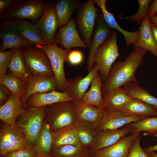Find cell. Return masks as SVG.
Instances as JSON below:
<instances>
[{
  "mask_svg": "<svg viewBox=\"0 0 157 157\" xmlns=\"http://www.w3.org/2000/svg\"><path fill=\"white\" fill-rule=\"evenodd\" d=\"M147 52L139 47H135L124 61L115 60L110 68L107 78L102 83L103 95L129 83L138 84L135 72Z\"/></svg>",
  "mask_w": 157,
  "mask_h": 157,
  "instance_id": "6da1fadb",
  "label": "cell"
},
{
  "mask_svg": "<svg viewBox=\"0 0 157 157\" xmlns=\"http://www.w3.org/2000/svg\"><path fill=\"white\" fill-rule=\"evenodd\" d=\"M45 120L52 132L77 122L72 101L55 103L45 106Z\"/></svg>",
  "mask_w": 157,
  "mask_h": 157,
  "instance_id": "7a4b0ae2",
  "label": "cell"
},
{
  "mask_svg": "<svg viewBox=\"0 0 157 157\" xmlns=\"http://www.w3.org/2000/svg\"><path fill=\"white\" fill-rule=\"evenodd\" d=\"M118 31H113L98 48L94 54V64L103 81L108 78L110 68L120 55L117 42Z\"/></svg>",
  "mask_w": 157,
  "mask_h": 157,
  "instance_id": "3957f363",
  "label": "cell"
},
{
  "mask_svg": "<svg viewBox=\"0 0 157 157\" xmlns=\"http://www.w3.org/2000/svg\"><path fill=\"white\" fill-rule=\"evenodd\" d=\"M45 107L26 109L16 121L15 125L24 134L27 144L35 145L44 120Z\"/></svg>",
  "mask_w": 157,
  "mask_h": 157,
  "instance_id": "277c9868",
  "label": "cell"
},
{
  "mask_svg": "<svg viewBox=\"0 0 157 157\" xmlns=\"http://www.w3.org/2000/svg\"><path fill=\"white\" fill-rule=\"evenodd\" d=\"M35 46L43 50L49 58L53 72L57 91L60 92L66 91L68 80L65 77L64 64L67 61L70 49L60 47L55 42L50 45L38 44Z\"/></svg>",
  "mask_w": 157,
  "mask_h": 157,
  "instance_id": "5b68a950",
  "label": "cell"
},
{
  "mask_svg": "<svg viewBox=\"0 0 157 157\" xmlns=\"http://www.w3.org/2000/svg\"><path fill=\"white\" fill-rule=\"evenodd\" d=\"M47 6L40 0H22L8 8L1 17L12 20H36L40 18Z\"/></svg>",
  "mask_w": 157,
  "mask_h": 157,
  "instance_id": "8992f818",
  "label": "cell"
},
{
  "mask_svg": "<svg viewBox=\"0 0 157 157\" xmlns=\"http://www.w3.org/2000/svg\"><path fill=\"white\" fill-rule=\"evenodd\" d=\"M100 10L94 6L93 0L80 2L76 11V23L82 39L89 47L91 38L95 26L96 18Z\"/></svg>",
  "mask_w": 157,
  "mask_h": 157,
  "instance_id": "52a82bcc",
  "label": "cell"
},
{
  "mask_svg": "<svg viewBox=\"0 0 157 157\" xmlns=\"http://www.w3.org/2000/svg\"><path fill=\"white\" fill-rule=\"evenodd\" d=\"M24 64L31 75L54 76L51 64L46 53L35 46L22 49Z\"/></svg>",
  "mask_w": 157,
  "mask_h": 157,
  "instance_id": "ba28073f",
  "label": "cell"
},
{
  "mask_svg": "<svg viewBox=\"0 0 157 157\" xmlns=\"http://www.w3.org/2000/svg\"><path fill=\"white\" fill-rule=\"evenodd\" d=\"M0 37L2 42L0 51L32 47L34 44L22 37L19 33L15 20L5 19L0 26Z\"/></svg>",
  "mask_w": 157,
  "mask_h": 157,
  "instance_id": "9c48e42d",
  "label": "cell"
},
{
  "mask_svg": "<svg viewBox=\"0 0 157 157\" xmlns=\"http://www.w3.org/2000/svg\"><path fill=\"white\" fill-rule=\"evenodd\" d=\"M113 31L105 22L102 14L98 13L89 48V54L87 62L88 73L94 67V58L95 52Z\"/></svg>",
  "mask_w": 157,
  "mask_h": 157,
  "instance_id": "30bf717a",
  "label": "cell"
},
{
  "mask_svg": "<svg viewBox=\"0 0 157 157\" xmlns=\"http://www.w3.org/2000/svg\"><path fill=\"white\" fill-rule=\"evenodd\" d=\"M57 90L54 76L31 75L27 82L25 92L21 99L22 106L26 109L28 99L33 94L45 93Z\"/></svg>",
  "mask_w": 157,
  "mask_h": 157,
  "instance_id": "8fae6325",
  "label": "cell"
},
{
  "mask_svg": "<svg viewBox=\"0 0 157 157\" xmlns=\"http://www.w3.org/2000/svg\"><path fill=\"white\" fill-rule=\"evenodd\" d=\"M76 27L75 20L73 18L70 19L65 25L57 31L55 36V42L67 49L75 47L87 48L86 44L81 38Z\"/></svg>",
  "mask_w": 157,
  "mask_h": 157,
  "instance_id": "7c38bea8",
  "label": "cell"
},
{
  "mask_svg": "<svg viewBox=\"0 0 157 157\" xmlns=\"http://www.w3.org/2000/svg\"><path fill=\"white\" fill-rule=\"evenodd\" d=\"M40 29L46 45L55 42L58 22L54 6H48L36 24Z\"/></svg>",
  "mask_w": 157,
  "mask_h": 157,
  "instance_id": "4fadbf2b",
  "label": "cell"
},
{
  "mask_svg": "<svg viewBox=\"0 0 157 157\" xmlns=\"http://www.w3.org/2000/svg\"><path fill=\"white\" fill-rule=\"evenodd\" d=\"M144 117L125 115L122 111L108 112L104 110L103 117L95 126L97 131L106 129H116Z\"/></svg>",
  "mask_w": 157,
  "mask_h": 157,
  "instance_id": "5bb4252c",
  "label": "cell"
},
{
  "mask_svg": "<svg viewBox=\"0 0 157 157\" xmlns=\"http://www.w3.org/2000/svg\"><path fill=\"white\" fill-rule=\"evenodd\" d=\"M131 133V129L125 126L120 129H106L97 131L92 145L90 147L92 156L98 150L110 147L121 138Z\"/></svg>",
  "mask_w": 157,
  "mask_h": 157,
  "instance_id": "9a60e30c",
  "label": "cell"
},
{
  "mask_svg": "<svg viewBox=\"0 0 157 157\" xmlns=\"http://www.w3.org/2000/svg\"><path fill=\"white\" fill-rule=\"evenodd\" d=\"M140 132L125 135L108 147L101 149L92 156L94 157H126L135 140L140 136Z\"/></svg>",
  "mask_w": 157,
  "mask_h": 157,
  "instance_id": "2e32d148",
  "label": "cell"
},
{
  "mask_svg": "<svg viewBox=\"0 0 157 157\" xmlns=\"http://www.w3.org/2000/svg\"><path fill=\"white\" fill-rule=\"evenodd\" d=\"M72 104L77 122L95 125L101 119L104 110L83 103L81 100L74 99Z\"/></svg>",
  "mask_w": 157,
  "mask_h": 157,
  "instance_id": "e0dca14e",
  "label": "cell"
},
{
  "mask_svg": "<svg viewBox=\"0 0 157 157\" xmlns=\"http://www.w3.org/2000/svg\"><path fill=\"white\" fill-rule=\"evenodd\" d=\"M73 100L66 91L60 92L53 90L49 92L35 93L28 99L26 109H33L59 102Z\"/></svg>",
  "mask_w": 157,
  "mask_h": 157,
  "instance_id": "ac0fdd59",
  "label": "cell"
},
{
  "mask_svg": "<svg viewBox=\"0 0 157 157\" xmlns=\"http://www.w3.org/2000/svg\"><path fill=\"white\" fill-rule=\"evenodd\" d=\"M98 73V68L94 64L92 69L85 77L78 76L68 80L66 91L69 96L73 100H81L91 82Z\"/></svg>",
  "mask_w": 157,
  "mask_h": 157,
  "instance_id": "d6986e66",
  "label": "cell"
},
{
  "mask_svg": "<svg viewBox=\"0 0 157 157\" xmlns=\"http://www.w3.org/2000/svg\"><path fill=\"white\" fill-rule=\"evenodd\" d=\"M26 109L22 106L21 99L12 93L7 101L0 106V119L8 124L15 125L17 120Z\"/></svg>",
  "mask_w": 157,
  "mask_h": 157,
  "instance_id": "ffe728a7",
  "label": "cell"
},
{
  "mask_svg": "<svg viewBox=\"0 0 157 157\" xmlns=\"http://www.w3.org/2000/svg\"><path fill=\"white\" fill-rule=\"evenodd\" d=\"M131 99L124 88H118L104 95L103 106L108 112L122 111L124 105Z\"/></svg>",
  "mask_w": 157,
  "mask_h": 157,
  "instance_id": "44dd1931",
  "label": "cell"
},
{
  "mask_svg": "<svg viewBox=\"0 0 157 157\" xmlns=\"http://www.w3.org/2000/svg\"><path fill=\"white\" fill-rule=\"evenodd\" d=\"M103 81L98 72L90 83V89L84 94L81 100L83 103L104 110L102 91Z\"/></svg>",
  "mask_w": 157,
  "mask_h": 157,
  "instance_id": "7402d4cb",
  "label": "cell"
},
{
  "mask_svg": "<svg viewBox=\"0 0 157 157\" xmlns=\"http://www.w3.org/2000/svg\"><path fill=\"white\" fill-rule=\"evenodd\" d=\"M80 2L76 0H60L53 3L56 9L59 28L70 20L72 14L79 8Z\"/></svg>",
  "mask_w": 157,
  "mask_h": 157,
  "instance_id": "603a6c76",
  "label": "cell"
},
{
  "mask_svg": "<svg viewBox=\"0 0 157 157\" xmlns=\"http://www.w3.org/2000/svg\"><path fill=\"white\" fill-rule=\"evenodd\" d=\"M18 32L24 38L33 44L46 45L44 38L36 24L25 20H15Z\"/></svg>",
  "mask_w": 157,
  "mask_h": 157,
  "instance_id": "cb8c5ba5",
  "label": "cell"
},
{
  "mask_svg": "<svg viewBox=\"0 0 157 157\" xmlns=\"http://www.w3.org/2000/svg\"><path fill=\"white\" fill-rule=\"evenodd\" d=\"M50 154L55 157H92L90 147L74 144L53 145Z\"/></svg>",
  "mask_w": 157,
  "mask_h": 157,
  "instance_id": "d4e9b609",
  "label": "cell"
},
{
  "mask_svg": "<svg viewBox=\"0 0 157 157\" xmlns=\"http://www.w3.org/2000/svg\"><path fill=\"white\" fill-rule=\"evenodd\" d=\"M122 111L129 116L144 117L157 116V109L140 101L132 99L124 105Z\"/></svg>",
  "mask_w": 157,
  "mask_h": 157,
  "instance_id": "484cf974",
  "label": "cell"
},
{
  "mask_svg": "<svg viewBox=\"0 0 157 157\" xmlns=\"http://www.w3.org/2000/svg\"><path fill=\"white\" fill-rule=\"evenodd\" d=\"M100 9L104 19L108 26L111 29L120 32L124 35L126 42V48L131 45L135 46L138 40L139 30L129 32L124 30L117 24L114 15L108 11L105 6H102Z\"/></svg>",
  "mask_w": 157,
  "mask_h": 157,
  "instance_id": "4316f807",
  "label": "cell"
},
{
  "mask_svg": "<svg viewBox=\"0 0 157 157\" xmlns=\"http://www.w3.org/2000/svg\"><path fill=\"white\" fill-rule=\"evenodd\" d=\"M150 23V19L146 16L139 28L138 40L133 47H139L149 51L157 58V47L152 37Z\"/></svg>",
  "mask_w": 157,
  "mask_h": 157,
  "instance_id": "83f0119b",
  "label": "cell"
},
{
  "mask_svg": "<svg viewBox=\"0 0 157 157\" xmlns=\"http://www.w3.org/2000/svg\"><path fill=\"white\" fill-rule=\"evenodd\" d=\"M131 98L143 102L157 109V98L138 84L132 82L123 86Z\"/></svg>",
  "mask_w": 157,
  "mask_h": 157,
  "instance_id": "f1b7e54d",
  "label": "cell"
},
{
  "mask_svg": "<svg viewBox=\"0 0 157 157\" xmlns=\"http://www.w3.org/2000/svg\"><path fill=\"white\" fill-rule=\"evenodd\" d=\"M22 49L20 48L15 49L8 68L14 76L21 80L27 81L31 74L24 64Z\"/></svg>",
  "mask_w": 157,
  "mask_h": 157,
  "instance_id": "f546056e",
  "label": "cell"
},
{
  "mask_svg": "<svg viewBox=\"0 0 157 157\" xmlns=\"http://www.w3.org/2000/svg\"><path fill=\"white\" fill-rule=\"evenodd\" d=\"M76 123L52 132L53 146L67 144L82 145L77 138Z\"/></svg>",
  "mask_w": 157,
  "mask_h": 157,
  "instance_id": "4dcf8cb0",
  "label": "cell"
},
{
  "mask_svg": "<svg viewBox=\"0 0 157 157\" xmlns=\"http://www.w3.org/2000/svg\"><path fill=\"white\" fill-rule=\"evenodd\" d=\"M35 146L38 152L50 154L53 146L52 133L49 124L44 120Z\"/></svg>",
  "mask_w": 157,
  "mask_h": 157,
  "instance_id": "1f68e13d",
  "label": "cell"
},
{
  "mask_svg": "<svg viewBox=\"0 0 157 157\" xmlns=\"http://www.w3.org/2000/svg\"><path fill=\"white\" fill-rule=\"evenodd\" d=\"M125 126L130 128L131 133L144 131L143 135H152L157 133V116L144 117Z\"/></svg>",
  "mask_w": 157,
  "mask_h": 157,
  "instance_id": "d6a6232c",
  "label": "cell"
},
{
  "mask_svg": "<svg viewBox=\"0 0 157 157\" xmlns=\"http://www.w3.org/2000/svg\"><path fill=\"white\" fill-rule=\"evenodd\" d=\"M4 123L0 128V151L11 142L25 136L21 129L15 125H10Z\"/></svg>",
  "mask_w": 157,
  "mask_h": 157,
  "instance_id": "836d02e7",
  "label": "cell"
},
{
  "mask_svg": "<svg viewBox=\"0 0 157 157\" xmlns=\"http://www.w3.org/2000/svg\"><path fill=\"white\" fill-rule=\"evenodd\" d=\"M77 136L80 143L82 146L90 147L94 141L97 131L95 125L92 124L77 122Z\"/></svg>",
  "mask_w": 157,
  "mask_h": 157,
  "instance_id": "e575fe53",
  "label": "cell"
},
{
  "mask_svg": "<svg viewBox=\"0 0 157 157\" xmlns=\"http://www.w3.org/2000/svg\"><path fill=\"white\" fill-rule=\"evenodd\" d=\"M27 81L21 80L11 73H7L2 83L15 96L21 99L26 90Z\"/></svg>",
  "mask_w": 157,
  "mask_h": 157,
  "instance_id": "d590c367",
  "label": "cell"
},
{
  "mask_svg": "<svg viewBox=\"0 0 157 157\" xmlns=\"http://www.w3.org/2000/svg\"><path fill=\"white\" fill-rule=\"evenodd\" d=\"M152 1L151 0H138L139 8L136 13L133 15L126 17L122 16L121 14L118 15V18L121 20L132 21L141 25L146 17L147 16L149 5Z\"/></svg>",
  "mask_w": 157,
  "mask_h": 157,
  "instance_id": "8d00e7d4",
  "label": "cell"
},
{
  "mask_svg": "<svg viewBox=\"0 0 157 157\" xmlns=\"http://www.w3.org/2000/svg\"><path fill=\"white\" fill-rule=\"evenodd\" d=\"M35 145L27 144L24 148L0 155V157H33L37 153Z\"/></svg>",
  "mask_w": 157,
  "mask_h": 157,
  "instance_id": "74e56055",
  "label": "cell"
},
{
  "mask_svg": "<svg viewBox=\"0 0 157 157\" xmlns=\"http://www.w3.org/2000/svg\"><path fill=\"white\" fill-rule=\"evenodd\" d=\"M15 49L0 51V83L7 73V70Z\"/></svg>",
  "mask_w": 157,
  "mask_h": 157,
  "instance_id": "f35d334b",
  "label": "cell"
},
{
  "mask_svg": "<svg viewBox=\"0 0 157 157\" xmlns=\"http://www.w3.org/2000/svg\"><path fill=\"white\" fill-rule=\"evenodd\" d=\"M141 137L140 136L134 142L126 157H150L149 153L140 146Z\"/></svg>",
  "mask_w": 157,
  "mask_h": 157,
  "instance_id": "ab89813d",
  "label": "cell"
},
{
  "mask_svg": "<svg viewBox=\"0 0 157 157\" xmlns=\"http://www.w3.org/2000/svg\"><path fill=\"white\" fill-rule=\"evenodd\" d=\"M27 145L25 136L16 140L9 143L3 150L0 151V155L13 151L20 150Z\"/></svg>",
  "mask_w": 157,
  "mask_h": 157,
  "instance_id": "60d3db41",
  "label": "cell"
},
{
  "mask_svg": "<svg viewBox=\"0 0 157 157\" xmlns=\"http://www.w3.org/2000/svg\"><path fill=\"white\" fill-rule=\"evenodd\" d=\"M83 59V55L81 51L77 50H74L70 51L69 53L67 61L71 65L76 66L81 64Z\"/></svg>",
  "mask_w": 157,
  "mask_h": 157,
  "instance_id": "b9f144b4",
  "label": "cell"
},
{
  "mask_svg": "<svg viewBox=\"0 0 157 157\" xmlns=\"http://www.w3.org/2000/svg\"><path fill=\"white\" fill-rule=\"evenodd\" d=\"M12 93L6 86L0 84V105L5 104L10 98Z\"/></svg>",
  "mask_w": 157,
  "mask_h": 157,
  "instance_id": "7bdbcfd3",
  "label": "cell"
},
{
  "mask_svg": "<svg viewBox=\"0 0 157 157\" xmlns=\"http://www.w3.org/2000/svg\"><path fill=\"white\" fill-rule=\"evenodd\" d=\"M21 0H0V13L1 16L8 8Z\"/></svg>",
  "mask_w": 157,
  "mask_h": 157,
  "instance_id": "ee69618b",
  "label": "cell"
},
{
  "mask_svg": "<svg viewBox=\"0 0 157 157\" xmlns=\"http://www.w3.org/2000/svg\"><path fill=\"white\" fill-rule=\"evenodd\" d=\"M157 12V0H152L149 6L147 17L150 19Z\"/></svg>",
  "mask_w": 157,
  "mask_h": 157,
  "instance_id": "f6af8a7d",
  "label": "cell"
},
{
  "mask_svg": "<svg viewBox=\"0 0 157 157\" xmlns=\"http://www.w3.org/2000/svg\"><path fill=\"white\" fill-rule=\"evenodd\" d=\"M150 27L153 40L157 47V25L150 22Z\"/></svg>",
  "mask_w": 157,
  "mask_h": 157,
  "instance_id": "bcb514c9",
  "label": "cell"
},
{
  "mask_svg": "<svg viewBox=\"0 0 157 157\" xmlns=\"http://www.w3.org/2000/svg\"><path fill=\"white\" fill-rule=\"evenodd\" d=\"M152 136H154L157 138V133L154 134ZM148 153L151 151H157V144L154 146H150L149 147L144 149Z\"/></svg>",
  "mask_w": 157,
  "mask_h": 157,
  "instance_id": "7dc6e473",
  "label": "cell"
},
{
  "mask_svg": "<svg viewBox=\"0 0 157 157\" xmlns=\"http://www.w3.org/2000/svg\"><path fill=\"white\" fill-rule=\"evenodd\" d=\"M33 157H55L50 154H45L37 152Z\"/></svg>",
  "mask_w": 157,
  "mask_h": 157,
  "instance_id": "c3c4849f",
  "label": "cell"
},
{
  "mask_svg": "<svg viewBox=\"0 0 157 157\" xmlns=\"http://www.w3.org/2000/svg\"><path fill=\"white\" fill-rule=\"evenodd\" d=\"M150 21L155 24L157 25V16L155 15L150 19Z\"/></svg>",
  "mask_w": 157,
  "mask_h": 157,
  "instance_id": "681fc988",
  "label": "cell"
},
{
  "mask_svg": "<svg viewBox=\"0 0 157 157\" xmlns=\"http://www.w3.org/2000/svg\"><path fill=\"white\" fill-rule=\"evenodd\" d=\"M148 153L150 157H157V154L155 151H151Z\"/></svg>",
  "mask_w": 157,
  "mask_h": 157,
  "instance_id": "f907efd6",
  "label": "cell"
},
{
  "mask_svg": "<svg viewBox=\"0 0 157 157\" xmlns=\"http://www.w3.org/2000/svg\"><path fill=\"white\" fill-rule=\"evenodd\" d=\"M92 157H93V156H92Z\"/></svg>",
  "mask_w": 157,
  "mask_h": 157,
  "instance_id": "816d5d0a",
  "label": "cell"
}]
</instances>
